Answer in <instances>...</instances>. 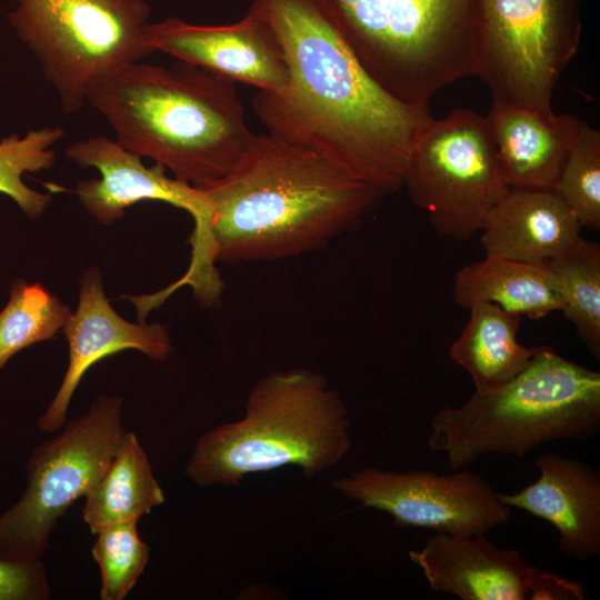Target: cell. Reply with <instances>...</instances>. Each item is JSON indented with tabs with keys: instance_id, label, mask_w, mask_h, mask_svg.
I'll return each mask as SVG.
<instances>
[{
	"instance_id": "obj_16",
	"label": "cell",
	"mask_w": 600,
	"mask_h": 600,
	"mask_svg": "<svg viewBox=\"0 0 600 600\" xmlns=\"http://www.w3.org/2000/svg\"><path fill=\"white\" fill-rule=\"evenodd\" d=\"M540 477L517 493H498L509 507L550 522L558 547L578 560L600 553V473L589 464L554 452L541 454Z\"/></svg>"
},
{
	"instance_id": "obj_6",
	"label": "cell",
	"mask_w": 600,
	"mask_h": 600,
	"mask_svg": "<svg viewBox=\"0 0 600 600\" xmlns=\"http://www.w3.org/2000/svg\"><path fill=\"white\" fill-rule=\"evenodd\" d=\"M369 76L429 109L443 88L476 76V0H323Z\"/></svg>"
},
{
	"instance_id": "obj_8",
	"label": "cell",
	"mask_w": 600,
	"mask_h": 600,
	"mask_svg": "<svg viewBox=\"0 0 600 600\" xmlns=\"http://www.w3.org/2000/svg\"><path fill=\"white\" fill-rule=\"evenodd\" d=\"M403 186L440 236L464 241L480 231L510 190L486 117L430 116L412 140Z\"/></svg>"
},
{
	"instance_id": "obj_7",
	"label": "cell",
	"mask_w": 600,
	"mask_h": 600,
	"mask_svg": "<svg viewBox=\"0 0 600 600\" xmlns=\"http://www.w3.org/2000/svg\"><path fill=\"white\" fill-rule=\"evenodd\" d=\"M8 19L34 57L63 112L87 103L91 87L142 61L151 9L146 0H14Z\"/></svg>"
},
{
	"instance_id": "obj_12",
	"label": "cell",
	"mask_w": 600,
	"mask_h": 600,
	"mask_svg": "<svg viewBox=\"0 0 600 600\" xmlns=\"http://www.w3.org/2000/svg\"><path fill=\"white\" fill-rule=\"evenodd\" d=\"M332 484L346 498L389 513L397 526L439 533L484 534L511 516V507L481 476L469 470L441 476L367 468L334 479Z\"/></svg>"
},
{
	"instance_id": "obj_4",
	"label": "cell",
	"mask_w": 600,
	"mask_h": 600,
	"mask_svg": "<svg viewBox=\"0 0 600 600\" xmlns=\"http://www.w3.org/2000/svg\"><path fill=\"white\" fill-rule=\"evenodd\" d=\"M347 408L318 372L273 371L251 388L244 416L198 438L186 466L198 486H237L251 473L299 467L310 479L350 450Z\"/></svg>"
},
{
	"instance_id": "obj_1",
	"label": "cell",
	"mask_w": 600,
	"mask_h": 600,
	"mask_svg": "<svg viewBox=\"0 0 600 600\" xmlns=\"http://www.w3.org/2000/svg\"><path fill=\"white\" fill-rule=\"evenodd\" d=\"M273 26L289 71L279 96L258 92L268 132L313 150L379 192L403 187L429 109L406 104L364 70L323 0H252Z\"/></svg>"
},
{
	"instance_id": "obj_21",
	"label": "cell",
	"mask_w": 600,
	"mask_h": 600,
	"mask_svg": "<svg viewBox=\"0 0 600 600\" xmlns=\"http://www.w3.org/2000/svg\"><path fill=\"white\" fill-rule=\"evenodd\" d=\"M83 521L92 534L104 527L138 521L164 502L150 461L132 431H126L110 463L84 496Z\"/></svg>"
},
{
	"instance_id": "obj_14",
	"label": "cell",
	"mask_w": 600,
	"mask_h": 600,
	"mask_svg": "<svg viewBox=\"0 0 600 600\" xmlns=\"http://www.w3.org/2000/svg\"><path fill=\"white\" fill-rule=\"evenodd\" d=\"M430 588L461 600H574L578 582L528 564L516 550L492 546L484 534L436 533L410 550Z\"/></svg>"
},
{
	"instance_id": "obj_11",
	"label": "cell",
	"mask_w": 600,
	"mask_h": 600,
	"mask_svg": "<svg viewBox=\"0 0 600 600\" xmlns=\"http://www.w3.org/2000/svg\"><path fill=\"white\" fill-rule=\"evenodd\" d=\"M64 154L80 167L99 171L100 178L80 181L74 192L86 211L102 224L121 219L128 208L142 201H160L187 211L194 224L189 240L191 258L171 288L190 287L203 306L220 300L222 281L211 248V203L204 189L169 177L159 163L147 167L139 154L107 136L78 140Z\"/></svg>"
},
{
	"instance_id": "obj_3",
	"label": "cell",
	"mask_w": 600,
	"mask_h": 600,
	"mask_svg": "<svg viewBox=\"0 0 600 600\" xmlns=\"http://www.w3.org/2000/svg\"><path fill=\"white\" fill-rule=\"evenodd\" d=\"M87 103L123 148L201 189L226 178L257 134L236 83L179 60L128 64L91 87Z\"/></svg>"
},
{
	"instance_id": "obj_5",
	"label": "cell",
	"mask_w": 600,
	"mask_h": 600,
	"mask_svg": "<svg viewBox=\"0 0 600 600\" xmlns=\"http://www.w3.org/2000/svg\"><path fill=\"white\" fill-rule=\"evenodd\" d=\"M599 429L600 373L539 346L511 381L438 411L427 442L460 469L484 454L524 457L547 441L586 440Z\"/></svg>"
},
{
	"instance_id": "obj_17",
	"label": "cell",
	"mask_w": 600,
	"mask_h": 600,
	"mask_svg": "<svg viewBox=\"0 0 600 600\" xmlns=\"http://www.w3.org/2000/svg\"><path fill=\"white\" fill-rule=\"evenodd\" d=\"M486 120L510 188L553 189L581 120L494 102Z\"/></svg>"
},
{
	"instance_id": "obj_25",
	"label": "cell",
	"mask_w": 600,
	"mask_h": 600,
	"mask_svg": "<svg viewBox=\"0 0 600 600\" xmlns=\"http://www.w3.org/2000/svg\"><path fill=\"white\" fill-rule=\"evenodd\" d=\"M581 227L600 229V131L580 121L560 176L552 189Z\"/></svg>"
},
{
	"instance_id": "obj_9",
	"label": "cell",
	"mask_w": 600,
	"mask_h": 600,
	"mask_svg": "<svg viewBox=\"0 0 600 600\" xmlns=\"http://www.w3.org/2000/svg\"><path fill=\"white\" fill-rule=\"evenodd\" d=\"M121 398L99 396L81 417L36 447L27 464V487L0 514V557L40 558L58 520L94 486L126 432Z\"/></svg>"
},
{
	"instance_id": "obj_18",
	"label": "cell",
	"mask_w": 600,
	"mask_h": 600,
	"mask_svg": "<svg viewBox=\"0 0 600 600\" xmlns=\"http://www.w3.org/2000/svg\"><path fill=\"white\" fill-rule=\"evenodd\" d=\"M581 228L552 189L510 188L489 212L480 242L486 256L542 263L574 244Z\"/></svg>"
},
{
	"instance_id": "obj_20",
	"label": "cell",
	"mask_w": 600,
	"mask_h": 600,
	"mask_svg": "<svg viewBox=\"0 0 600 600\" xmlns=\"http://www.w3.org/2000/svg\"><path fill=\"white\" fill-rule=\"evenodd\" d=\"M469 310V320L449 354L469 373L477 391L503 386L530 363L538 347L518 341L520 316L490 302L474 303Z\"/></svg>"
},
{
	"instance_id": "obj_2",
	"label": "cell",
	"mask_w": 600,
	"mask_h": 600,
	"mask_svg": "<svg viewBox=\"0 0 600 600\" xmlns=\"http://www.w3.org/2000/svg\"><path fill=\"white\" fill-rule=\"evenodd\" d=\"M210 241L227 263L296 257L353 229L381 193L322 154L269 132L204 189Z\"/></svg>"
},
{
	"instance_id": "obj_26",
	"label": "cell",
	"mask_w": 600,
	"mask_h": 600,
	"mask_svg": "<svg viewBox=\"0 0 600 600\" xmlns=\"http://www.w3.org/2000/svg\"><path fill=\"white\" fill-rule=\"evenodd\" d=\"M138 521L99 530L91 553L100 568L102 600H122L133 589L149 561L150 548L140 538Z\"/></svg>"
},
{
	"instance_id": "obj_15",
	"label": "cell",
	"mask_w": 600,
	"mask_h": 600,
	"mask_svg": "<svg viewBox=\"0 0 600 600\" xmlns=\"http://www.w3.org/2000/svg\"><path fill=\"white\" fill-rule=\"evenodd\" d=\"M69 346V363L61 384L38 428L57 432L67 422L70 401L86 372L100 360L122 350L134 349L162 362L173 351L168 329L160 323L130 322L112 308L97 268L80 280L78 307L63 328Z\"/></svg>"
},
{
	"instance_id": "obj_22",
	"label": "cell",
	"mask_w": 600,
	"mask_h": 600,
	"mask_svg": "<svg viewBox=\"0 0 600 600\" xmlns=\"http://www.w3.org/2000/svg\"><path fill=\"white\" fill-rule=\"evenodd\" d=\"M556 277L566 318L594 359H600V247L582 239L543 262Z\"/></svg>"
},
{
	"instance_id": "obj_13",
	"label": "cell",
	"mask_w": 600,
	"mask_h": 600,
	"mask_svg": "<svg viewBox=\"0 0 600 600\" xmlns=\"http://www.w3.org/2000/svg\"><path fill=\"white\" fill-rule=\"evenodd\" d=\"M147 44L176 60L201 68L233 83L279 96L289 84V71L279 37L266 17L250 4L242 19L230 24H196L169 17L147 27Z\"/></svg>"
},
{
	"instance_id": "obj_23",
	"label": "cell",
	"mask_w": 600,
	"mask_h": 600,
	"mask_svg": "<svg viewBox=\"0 0 600 600\" xmlns=\"http://www.w3.org/2000/svg\"><path fill=\"white\" fill-rule=\"evenodd\" d=\"M71 316L70 308L42 284L14 281L0 312V370L19 351L54 339Z\"/></svg>"
},
{
	"instance_id": "obj_19",
	"label": "cell",
	"mask_w": 600,
	"mask_h": 600,
	"mask_svg": "<svg viewBox=\"0 0 600 600\" xmlns=\"http://www.w3.org/2000/svg\"><path fill=\"white\" fill-rule=\"evenodd\" d=\"M453 299L469 309L478 302L498 304L503 310L541 319L561 310V291L556 277L542 263L486 256L460 269L453 281Z\"/></svg>"
},
{
	"instance_id": "obj_27",
	"label": "cell",
	"mask_w": 600,
	"mask_h": 600,
	"mask_svg": "<svg viewBox=\"0 0 600 600\" xmlns=\"http://www.w3.org/2000/svg\"><path fill=\"white\" fill-rule=\"evenodd\" d=\"M50 597L47 571L40 558L0 557V600H48Z\"/></svg>"
},
{
	"instance_id": "obj_24",
	"label": "cell",
	"mask_w": 600,
	"mask_h": 600,
	"mask_svg": "<svg viewBox=\"0 0 600 600\" xmlns=\"http://www.w3.org/2000/svg\"><path fill=\"white\" fill-rule=\"evenodd\" d=\"M64 133L60 126H47L0 139V193L12 199L30 219L39 218L47 210L51 194L31 189L22 177L54 166L57 156L53 147Z\"/></svg>"
},
{
	"instance_id": "obj_10",
	"label": "cell",
	"mask_w": 600,
	"mask_h": 600,
	"mask_svg": "<svg viewBox=\"0 0 600 600\" xmlns=\"http://www.w3.org/2000/svg\"><path fill=\"white\" fill-rule=\"evenodd\" d=\"M581 0H476L477 73L494 103L553 112L561 73L578 51Z\"/></svg>"
}]
</instances>
